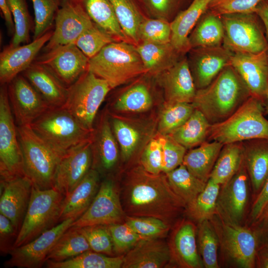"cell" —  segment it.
Listing matches in <instances>:
<instances>
[{"label":"cell","mask_w":268,"mask_h":268,"mask_svg":"<svg viewBox=\"0 0 268 268\" xmlns=\"http://www.w3.org/2000/svg\"><path fill=\"white\" fill-rule=\"evenodd\" d=\"M119 190L126 215L154 217L172 226L186 210L185 203L173 191L165 173L152 174L141 165L127 173Z\"/></svg>","instance_id":"obj_1"},{"label":"cell","mask_w":268,"mask_h":268,"mask_svg":"<svg viewBox=\"0 0 268 268\" xmlns=\"http://www.w3.org/2000/svg\"><path fill=\"white\" fill-rule=\"evenodd\" d=\"M250 96L242 79L229 65L208 85L197 90L192 103L212 125L228 118Z\"/></svg>","instance_id":"obj_2"},{"label":"cell","mask_w":268,"mask_h":268,"mask_svg":"<svg viewBox=\"0 0 268 268\" xmlns=\"http://www.w3.org/2000/svg\"><path fill=\"white\" fill-rule=\"evenodd\" d=\"M259 99L250 96L238 109L224 121L210 126L207 141L222 144L268 138V120Z\"/></svg>","instance_id":"obj_3"},{"label":"cell","mask_w":268,"mask_h":268,"mask_svg":"<svg viewBox=\"0 0 268 268\" xmlns=\"http://www.w3.org/2000/svg\"><path fill=\"white\" fill-rule=\"evenodd\" d=\"M88 70L106 80L113 89L146 72L136 46L117 41L89 59Z\"/></svg>","instance_id":"obj_4"},{"label":"cell","mask_w":268,"mask_h":268,"mask_svg":"<svg viewBox=\"0 0 268 268\" xmlns=\"http://www.w3.org/2000/svg\"><path fill=\"white\" fill-rule=\"evenodd\" d=\"M25 175L40 190L54 187L62 155L38 136L30 126H17Z\"/></svg>","instance_id":"obj_5"},{"label":"cell","mask_w":268,"mask_h":268,"mask_svg":"<svg viewBox=\"0 0 268 268\" xmlns=\"http://www.w3.org/2000/svg\"><path fill=\"white\" fill-rule=\"evenodd\" d=\"M30 126L38 136L62 155L90 139L92 134L64 106L49 108Z\"/></svg>","instance_id":"obj_6"},{"label":"cell","mask_w":268,"mask_h":268,"mask_svg":"<svg viewBox=\"0 0 268 268\" xmlns=\"http://www.w3.org/2000/svg\"><path fill=\"white\" fill-rule=\"evenodd\" d=\"M65 196L54 188L33 186L31 198L14 247L24 245L59 223Z\"/></svg>","instance_id":"obj_7"},{"label":"cell","mask_w":268,"mask_h":268,"mask_svg":"<svg viewBox=\"0 0 268 268\" xmlns=\"http://www.w3.org/2000/svg\"><path fill=\"white\" fill-rule=\"evenodd\" d=\"M111 89L106 80L87 70L68 87L64 107L85 129L92 132L98 111Z\"/></svg>","instance_id":"obj_8"},{"label":"cell","mask_w":268,"mask_h":268,"mask_svg":"<svg viewBox=\"0 0 268 268\" xmlns=\"http://www.w3.org/2000/svg\"><path fill=\"white\" fill-rule=\"evenodd\" d=\"M223 46L233 52L258 53L268 49V42L256 13L221 15Z\"/></svg>","instance_id":"obj_9"},{"label":"cell","mask_w":268,"mask_h":268,"mask_svg":"<svg viewBox=\"0 0 268 268\" xmlns=\"http://www.w3.org/2000/svg\"><path fill=\"white\" fill-rule=\"evenodd\" d=\"M25 175L17 126L10 105L7 84L0 88V179Z\"/></svg>","instance_id":"obj_10"},{"label":"cell","mask_w":268,"mask_h":268,"mask_svg":"<svg viewBox=\"0 0 268 268\" xmlns=\"http://www.w3.org/2000/svg\"><path fill=\"white\" fill-rule=\"evenodd\" d=\"M213 221L219 242L228 258L240 268L256 267L259 250L257 229L227 223L220 218Z\"/></svg>","instance_id":"obj_11"},{"label":"cell","mask_w":268,"mask_h":268,"mask_svg":"<svg viewBox=\"0 0 268 268\" xmlns=\"http://www.w3.org/2000/svg\"><path fill=\"white\" fill-rule=\"evenodd\" d=\"M126 215L123 209L119 187L110 177L101 182L98 192L86 211L74 220L71 227L123 223Z\"/></svg>","instance_id":"obj_12"},{"label":"cell","mask_w":268,"mask_h":268,"mask_svg":"<svg viewBox=\"0 0 268 268\" xmlns=\"http://www.w3.org/2000/svg\"><path fill=\"white\" fill-rule=\"evenodd\" d=\"M74 220V219L64 220L31 241L13 248L9 253V258L4 262V266L19 268L42 267L56 242L71 227Z\"/></svg>","instance_id":"obj_13"},{"label":"cell","mask_w":268,"mask_h":268,"mask_svg":"<svg viewBox=\"0 0 268 268\" xmlns=\"http://www.w3.org/2000/svg\"><path fill=\"white\" fill-rule=\"evenodd\" d=\"M89 60L71 43L44 52L34 62L48 68L68 87L88 70Z\"/></svg>","instance_id":"obj_14"},{"label":"cell","mask_w":268,"mask_h":268,"mask_svg":"<svg viewBox=\"0 0 268 268\" xmlns=\"http://www.w3.org/2000/svg\"><path fill=\"white\" fill-rule=\"evenodd\" d=\"M7 91L17 126H30L51 108L21 73L7 84Z\"/></svg>","instance_id":"obj_15"},{"label":"cell","mask_w":268,"mask_h":268,"mask_svg":"<svg viewBox=\"0 0 268 268\" xmlns=\"http://www.w3.org/2000/svg\"><path fill=\"white\" fill-rule=\"evenodd\" d=\"M249 183L250 178L243 159L237 173L221 186L217 206L220 218L227 223L240 225L248 202Z\"/></svg>","instance_id":"obj_16"},{"label":"cell","mask_w":268,"mask_h":268,"mask_svg":"<svg viewBox=\"0 0 268 268\" xmlns=\"http://www.w3.org/2000/svg\"><path fill=\"white\" fill-rule=\"evenodd\" d=\"M52 36L44 47L48 51L71 44L94 23L82 7L71 0H62L57 13Z\"/></svg>","instance_id":"obj_17"},{"label":"cell","mask_w":268,"mask_h":268,"mask_svg":"<svg viewBox=\"0 0 268 268\" xmlns=\"http://www.w3.org/2000/svg\"><path fill=\"white\" fill-rule=\"evenodd\" d=\"M92 165L91 137L68 150L57 168L54 187L65 196L84 178Z\"/></svg>","instance_id":"obj_18"},{"label":"cell","mask_w":268,"mask_h":268,"mask_svg":"<svg viewBox=\"0 0 268 268\" xmlns=\"http://www.w3.org/2000/svg\"><path fill=\"white\" fill-rule=\"evenodd\" d=\"M230 65L242 79L251 96L266 104L268 90V49L258 53H233Z\"/></svg>","instance_id":"obj_19"},{"label":"cell","mask_w":268,"mask_h":268,"mask_svg":"<svg viewBox=\"0 0 268 268\" xmlns=\"http://www.w3.org/2000/svg\"><path fill=\"white\" fill-rule=\"evenodd\" d=\"M33 186L26 175L0 179V213L10 219L18 232L28 206Z\"/></svg>","instance_id":"obj_20"},{"label":"cell","mask_w":268,"mask_h":268,"mask_svg":"<svg viewBox=\"0 0 268 268\" xmlns=\"http://www.w3.org/2000/svg\"><path fill=\"white\" fill-rule=\"evenodd\" d=\"M189 62L197 89L208 85L227 66L233 53L223 45L192 48Z\"/></svg>","instance_id":"obj_21"},{"label":"cell","mask_w":268,"mask_h":268,"mask_svg":"<svg viewBox=\"0 0 268 268\" xmlns=\"http://www.w3.org/2000/svg\"><path fill=\"white\" fill-rule=\"evenodd\" d=\"M53 31L49 30L40 38L25 45H9L0 54V85L7 84L18 75L27 69L51 38Z\"/></svg>","instance_id":"obj_22"},{"label":"cell","mask_w":268,"mask_h":268,"mask_svg":"<svg viewBox=\"0 0 268 268\" xmlns=\"http://www.w3.org/2000/svg\"><path fill=\"white\" fill-rule=\"evenodd\" d=\"M158 74L166 103H192L197 89L186 58Z\"/></svg>","instance_id":"obj_23"},{"label":"cell","mask_w":268,"mask_h":268,"mask_svg":"<svg viewBox=\"0 0 268 268\" xmlns=\"http://www.w3.org/2000/svg\"><path fill=\"white\" fill-rule=\"evenodd\" d=\"M92 165L100 173L108 175L116 165L119 156L118 142L106 115L101 119L91 136Z\"/></svg>","instance_id":"obj_24"},{"label":"cell","mask_w":268,"mask_h":268,"mask_svg":"<svg viewBox=\"0 0 268 268\" xmlns=\"http://www.w3.org/2000/svg\"><path fill=\"white\" fill-rule=\"evenodd\" d=\"M174 226L168 242L171 261L181 268H202L197 250L196 226L189 220H183Z\"/></svg>","instance_id":"obj_25"},{"label":"cell","mask_w":268,"mask_h":268,"mask_svg":"<svg viewBox=\"0 0 268 268\" xmlns=\"http://www.w3.org/2000/svg\"><path fill=\"white\" fill-rule=\"evenodd\" d=\"M171 262L168 243L143 239L124 256L122 268H162Z\"/></svg>","instance_id":"obj_26"},{"label":"cell","mask_w":268,"mask_h":268,"mask_svg":"<svg viewBox=\"0 0 268 268\" xmlns=\"http://www.w3.org/2000/svg\"><path fill=\"white\" fill-rule=\"evenodd\" d=\"M100 174L92 168L63 201L59 223L80 217L90 205L99 190Z\"/></svg>","instance_id":"obj_27"},{"label":"cell","mask_w":268,"mask_h":268,"mask_svg":"<svg viewBox=\"0 0 268 268\" xmlns=\"http://www.w3.org/2000/svg\"><path fill=\"white\" fill-rule=\"evenodd\" d=\"M22 74L50 107L64 106L68 87L48 68L34 62Z\"/></svg>","instance_id":"obj_28"},{"label":"cell","mask_w":268,"mask_h":268,"mask_svg":"<svg viewBox=\"0 0 268 268\" xmlns=\"http://www.w3.org/2000/svg\"><path fill=\"white\" fill-rule=\"evenodd\" d=\"M242 143L244 161L255 198L268 179V138L254 139Z\"/></svg>","instance_id":"obj_29"},{"label":"cell","mask_w":268,"mask_h":268,"mask_svg":"<svg viewBox=\"0 0 268 268\" xmlns=\"http://www.w3.org/2000/svg\"><path fill=\"white\" fill-rule=\"evenodd\" d=\"M211 0H193L185 10L180 12L170 23L171 44L180 54L191 50L189 36Z\"/></svg>","instance_id":"obj_30"},{"label":"cell","mask_w":268,"mask_h":268,"mask_svg":"<svg viewBox=\"0 0 268 268\" xmlns=\"http://www.w3.org/2000/svg\"><path fill=\"white\" fill-rule=\"evenodd\" d=\"M145 72L159 74L174 65L181 59L171 43L159 44L141 41L136 45Z\"/></svg>","instance_id":"obj_31"},{"label":"cell","mask_w":268,"mask_h":268,"mask_svg":"<svg viewBox=\"0 0 268 268\" xmlns=\"http://www.w3.org/2000/svg\"><path fill=\"white\" fill-rule=\"evenodd\" d=\"M223 146L216 141L206 140L186 152L182 164L193 175L206 183Z\"/></svg>","instance_id":"obj_32"},{"label":"cell","mask_w":268,"mask_h":268,"mask_svg":"<svg viewBox=\"0 0 268 268\" xmlns=\"http://www.w3.org/2000/svg\"><path fill=\"white\" fill-rule=\"evenodd\" d=\"M79 4L98 27L119 41H129L109 0H71Z\"/></svg>","instance_id":"obj_33"},{"label":"cell","mask_w":268,"mask_h":268,"mask_svg":"<svg viewBox=\"0 0 268 268\" xmlns=\"http://www.w3.org/2000/svg\"><path fill=\"white\" fill-rule=\"evenodd\" d=\"M211 125L201 111L195 109L188 119L168 135L187 149H192L207 140Z\"/></svg>","instance_id":"obj_34"},{"label":"cell","mask_w":268,"mask_h":268,"mask_svg":"<svg viewBox=\"0 0 268 268\" xmlns=\"http://www.w3.org/2000/svg\"><path fill=\"white\" fill-rule=\"evenodd\" d=\"M244 159L242 142L224 144L210 178L221 186L228 182L238 171Z\"/></svg>","instance_id":"obj_35"},{"label":"cell","mask_w":268,"mask_h":268,"mask_svg":"<svg viewBox=\"0 0 268 268\" xmlns=\"http://www.w3.org/2000/svg\"><path fill=\"white\" fill-rule=\"evenodd\" d=\"M196 26L189 36L191 49L223 45L224 29L220 16L209 11Z\"/></svg>","instance_id":"obj_36"},{"label":"cell","mask_w":268,"mask_h":268,"mask_svg":"<svg viewBox=\"0 0 268 268\" xmlns=\"http://www.w3.org/2000/svg\"><path fill=\"white\" fill-rule=\"evenodd\" d=\"M165 174L173 191L187 207L196 200L206 186V183L193 175L183 164Z\"/></svg>","instance_id":"obj_37"},{"label":"cell","mask_w":268,"mask_h":268,"mask_svg":"<svg viewBox=\"0 0 268 268\" xmlns=\"http://www.w3.org/2000/svg\"><path fill=\"white\" fill-rule=\"evenodd\" d=\"M119 24L129 41L139 42L138 28L144 20L138 0H109Z\"/></svg>","instance_id":"obj_38"},{"label":"cell","mask_w":268,"mask_h":268,"mask_svg":"<svg viewBox=\"0 0 268 268\" xmlns=\"http://www.w3.org/2000/svg\"><path fill=\"white\" fill-rule=\"evenodd\" d=\"M124 256H110L88 250L62 262L48 260L45 265L47 268H121Z\"/></svg>","instance_id":"obj_39"},{"label":"cell","mask_w":268,"mask_h":268,"mask_svg":"<svg viewBox=\"0 0 268 268\" xmlns=\"http://www.w3.org/2000/svg\"><path fill=\"white\" fill-rule=\"evenodd\" d=\"M91 250L84 235L76 228L70 227L59 239L47 260L62 262Z\"/></svg>","instance_id":"obj_40"},{"label":"cell","mask_w":268,"mask_h":268,"mask_svg":"<svg viewBox=\"0 0 268 268\" xmlns=\"http://www.w3.org/2000/svg\"><path fill=\"white\" fill-rule=\"evenodd\" d=\"M221 185L209 179L203 190L186 208L189 216L199 222L210 220L217 214V200Z\"/></svg>","instance_id":"obj_41"},{"label":"cell","mask_w":268,"mask_h":268,"mask_svg":"<svg viewBox=\"0 0 268 268\" xmlns=\"http://www.w3.org/2000/svg\"><path fill=\"white\" fill-rule=\"evenodd\" d=\"M153 100L147 87L142 83L135 84L124 92L111 107L117 112H143L152 106Z\"/></svg>","instance_id":"obj_42"},{"label":"cell","mask_w":268,"mask_h":268,"mask_svg":"<svg viewBox=\"0 0 268 268\" xmlns=\"http://www.w3.org/2000/svg\"><path fill=\"white\" fill-rule=\"evenodd\" d=\"M199 250L203 266L218 268L217 249L219 239L210 220L200 222L198 229Z\"/></svg>","instance_id":"obj_43"},{"label":"cell","mask_w":268,"mask_h":268,"mask_svg":"<svg viewBox=\"0 0 268 268\" xmlns=\"http://www.w3.org/2000/svg\"><path fill=\"white\" fill-rule=\"evenodd\" d=\"M195 109L192 103H166L158 122L160 134L168 135L179 128L188 119Z\"/></svg>","instance_id":"obj_44"},{"label":"cell","mask_w":268,"mask_h":268,"mask_svg":"<svg viewBox=\"0 0 268 268\" xmlns=\"http://www.w3.org/2000/svg\"><path fill=\"white\" fill-rule=\"evenodd\" d=\"M6 0L14 23V32L9 45L17 46L29 43L32 22L26 0Z\"/></svg>","instance_id":"obj_45"},{"label":"cell","mask_w":268,"mask_h":268,"mask_svg":"<svg viewBox=\"0 0 268 268\" xmlns=\"http://www.w3.org/2000/svg\"><path fill=\"white\" fill-rule=\"evenodd\" d=\"M30 0L34 12L33 40H35L50 30L62 0Z\"/></svg>","instance_id":"obj_46"},{"label":"cell","mask_w":268,"mask_h":268,"mask_svg":"<svg viewBox=\"0 0 268 268\" xmlns=\"http://www.w3.org/2000/svg\"><path fill=\"white\" fill-rule=\"evenodd\" d=\"M125 222L144 239H163L171 228L164 221L151 216L126 215Z\"/></svg>","instance_id":"obj_47"},{"label":"cell","mask_w":268,"mask_h":268,"mask_svg":"<svg viewBox=\"0 0 268 268\" xmlns=\"http://www.w3.org/2000/svg\"><path fill=\"white\" fill-rule=\"evenodd\" d=\"M117 41L114 37L94 24L84 31L74 44L86 57L90 59L96 55L106 45Z\"/></svg>","instance_id":"obj_48"},{"label":"cell","mask_w":268,"mask_h":268,"mask_svg":"<svg viewBox=\"0 0 268 268\" xmlns=\"http://www.w3.org/2000/svg\"><path fill=\"white\" fill-rule=\"evenodd\" d=\"M111 125L120 147L124 160H129L135 150L140 139L138 132L132 126L117 118L113 117Z\"/></svg>","instance_id":"obj_49"},{"label":"cell","mask_w":268,"mask_h":268,"mask_svg":"<svg viewBox=\"0 0 268 268\" xmlns=\"http://www.w3.org/2000/svg\"><path fill=\"white\" fill-rule=\"evenodd\" d=\"M138 34L140 42L169 43L171 37L170 23L164 18H145L139 25Z\"/></svg>","instance_id":"obj_50"},{"label":"cell","mask_w":268,"mask_h":268,"mask_svg":"<svg viewBox=\"0 0 268 268\" xmlns=\"http://www.w3.org/2000/svg\"><path fill=\"white\" fill-rule=\"evenodd\" d=\"M76 228L84 235L91 250L107 256H115L108 225H94Z\"/></svg>","instance_id":"obj_51"},{"label":"cell","mask_w":268,"mask_h":268,"mask_svg":"<svg viewBox=\"0 0 268 268\" xmlns=\"http://www.w3.org/2000/svg\"><path fill=\"white\" fill-rule=\"evenodd\" d=\"M115 256L125 255L144 238L134 231L125 222L108 225Z\"/></svg>","instance_id":"obj_52"},{"label":"cell","mask_w":268,"mask_h":268,"mask_svg":"<svg viewBox=\"0 0 268 268\" xmlns=\"http://www.w3.org/2000/svg\"><path fill=\"white\" fill-rule=\"evenodd\" d=\"M157 138L162 151V172L166 174L183 163L187 149L168 135Z\"/></svg>","instance_id":"obj_53"},{"label":"cell","mask_w":268,"mask_h":268,"mask_svg":"<svg viewBox=\"0 0 268 268\" xmlns=\"http://www.w3.org/2000/svg\"><path fill=\"white\" fill-rule=\"evenodd\" d=\"M264 0H211L207 10L221 16L233 13H255L258 5Z\"/></svg>","instance_id":"obj_54"},{"label":"cell","mask_w":268,"mask_h":268,"mask_svg":"<svg viewBox=\"0 0 268 268\" xmlns=\"http://www.w3.org/2000/svg\"><path fill=\"white\" fill-rule=\"evenodd\" d=\"M141 166L149 173L157 175L162 172V151L157 138L151 139L140 157Z\"/></svg>","instance_id":"obj_55"},{"label":"cell","mask_w":268,"mask_h":268,"mask_svg":"<svg viewBox=\"0 0 268 268\" xmlns=\"http://www.w3.org/2000/svg\"><path fill=\"white\" fill-rule=\"evenodd\" d=\"M18 234L12 222L0 213V252L1 255L9 254L14 247Z\"/></svg>","instance_id":"obj_56"},{"label":"cell","mask_w":268,"mask_h":268,"mask_svg":"<svg viewBox=\"0 0 268 268\" xmlns=\"http://www.w3.org/2000/svg\"><path fill=\"white\" fill-rule=\"evenodd\" d=\"M268 205V179L263 188L254 199L250 212V218L252 223H257L265 209Z\"/></svg>","instance_id":"obj_57"},{"label":"cell","mask_w":268,"mask_h":268,"mask_svg":"<svg viewBox=\"0 0 268 268\" xmlns=\"http://www.w3.org/2000/svg\"><path fill=\"white\" fill-rule=\"evenodd\" d=\"M145 7L152 14L157 17L166 19L171 12L175 0H143Z\"/></svg>","instance_id":"obj_58"},{"label":"cell","mask_w":268,"mask_h":268,"mask_svg":"<svg viewBox=\"0 0 268 268\" xmlns=\"http://www.w3.org/2000/svg\"><path fill=\"white\" fill-rule=\"evenodd\" d=\"M256 226L259 240V247L260 250L268 251V218L261 222Z\"/></svg>","instance_id":"obj_59"},{"label":"cell","mask_w":268,"mask_h":268,"mask_svg":"<svg viewBox=\"0 0 268 268\" xmlns=\"http://www.w3.org/2000/svg\"><path fill=\"white\" fill-rule=\"evenodd\" d=\"M0 8L8 31L10 35H13L14 32V23L6 0H0Z\"/></svg>","instance_id":"obj_60"},{"label":"cell","mask_w":268,"mask_h":268,"mask_svg":"<svg viewBox=\"0 0 268 268\" xmlns=\"http://www.w3.org/2000/svg\"><path fill=\"white\" fill-rule=\"evenodd\" d=\"M255 13L262 20L268 38V0H264L257 6Z\"/></svg>","instance_id":"obj_61"},{"label":"cell","mask_w":268,"mask_h":268,"mask_svg":"<svg viewBox=\"0 0 268 268\" xmlns=\"http://www.w3.org/2000/svg\"><path fill=\"white\" fill-rule=\"evenodd\" d=\"M256 266L258 268H268V251L259 250Z\"/></svg>","instance_id":"obj_62"},{"label":"cell","mask_w":268,"mask_h":268,"mask_svg":"<svg viewBox=\"0 0 268 268\" xmlns=\"http://www.w3.org/2000/svg\"><path fill=\"white\" fill-rule=\"evenodd\" d=\"M268 218V205L265 209L263 213L262 214L261 218H260L259 222L264 221Z\"/></svg>","instance_id":"obj_63"},{"label":"cell","mask_w":268,"mask_h":268,"mask_svg":"<svg viewBox=\"0 0 268 268\" xmlns=\"http://www.w3.org/2000/svg\"><path fill=\"white\" fill-rule=\"evenodd\" d=\"M266 111L267 113H268V90L266 94Z\"/></svg>","instance_id":"obj_64"}]
</instances>
